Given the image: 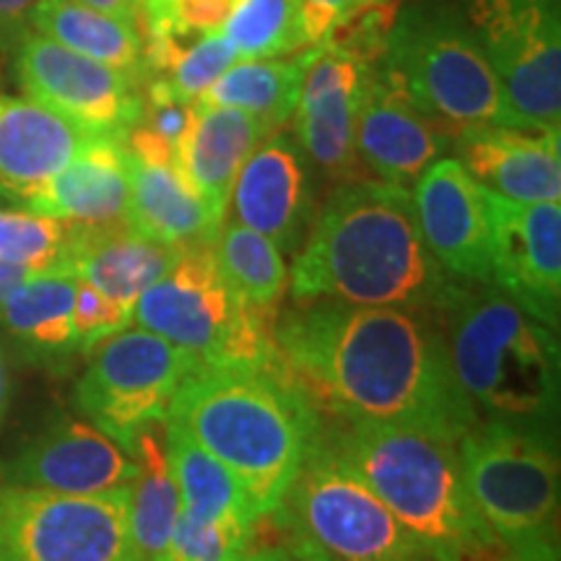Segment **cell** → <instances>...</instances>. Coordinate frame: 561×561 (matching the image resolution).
<instances>
[{
    "label": "cell",
    "instance_id": "cell-4",
    "mask_svg": "<svg viewBox=\"0 0 561 561\" xmlns=\"http://www.w3.org/2000/svg\"><path fill=\"white\" fill-rule=\"evenodd\" d=\"M322 434L439 561H510L476 510L458 442L371 421H322Z\"/></svg>",
    "mask_w": 561,
    "mask_h": 561
},
{
    "label": "cell",
    "instance_id": "cell-6",
    "mask_svg": "<svg viewBox=\"0 0 561 561\" xmlns=\"http://www.w3.org/2000/svg\"><path fill=\"white\" fill-rule=\"evenodd\" d=\"M210 242L178 248L170 268L133 305L130 322L185 351L195 367L284 369L278 305H244L224 280Z\"/></svg>",
    "mask_w": 561,
    "mask_h": 561
},
{
    "label": "cell",
    "instance_id": "cell-9",
    "mask_svg": "<svg viewBox=\"0 0 561 561\" xmlns=\"http://www.w3.org/2000/svg\"><path fill=\"white\" fill-rule=\"evenodd\" d=\"M476 510L510 561H559V458L553 434L476 421L458 439Z\"/></svg>",
    "mask_w": 561,
    "mask_h": 561
},
{
    "label": "cell",
    "instance_id": "cell-20",
    "mask_svg": "<svg viewBox=\"0 0 561 561\" xmlns=\"http://www.w3.org/2000/svg\"><path fill=\"white\" fill-rule=\"evenodd\" d=\"M453 149L455 159L489 193L517 203L561 201L559 130L486 125L458 133Z\"/></svg>",
    "mask_w": 561,
    "mask_h": 561
},
{
    "label": "cell",
    "instance_id": "cell-22",
    "mask_svg": "<svg viewBox=\"0 0 561 561\" xmlns=\"http://www.w3.org/2000/svg\"><path fill=\"white\" fill-rule=\"evenodd\" d=\"M271 128L242 110L193 102L191 125L174 149V164L224 224L237 174Z\"/></svg>",
    "mask_w": 561,
    "mask_h": 561
},
{
    "label": "cell",
    "instance_id": "cell-3",
    "mask_svg": "<svg viewBox=\"0 0 561 561\" xmlns=\"http://www.w3.org/2000/svg\"><path fill=\"white\" fill-rule=\"evenodd\" d=\"M167 421L219 458L257 512L271 515L322 430L320 411L284 369L195 367Z\"/></svg>",
    "mask_w": 561,
    "mask_h": 561
},
{
    "label": "cell",
    "instance_id": "cell-27",
    "mask_svg": "<svg viewBox=\"0 0 561 561\" xmlns=\"http://www.w3.org/2000/svg\"><path fill=\"white\" fill-rule=\"evenodd\" d=\"M161 424L144 426L133 437L128 455L136 476L128 483V536L133 561H167L180 517V491L167 462Z\"/></svg>",
    "mask_w": 561,
    "mask_h": 561
},
{
    "label": "cell",
    "instance_id": "cell-23",
    "mask_svg": "<svg viewBox=\"0 0 561 561\" xmlns=\"http://www.w3.org/2000/svg\"><path fill=\"white\" fill-rule=\"evenodd\" d=\"M76 284L70 265L60 263L32 271L0 301V328L26 362L62 371L81 354L73 325Z\"/></svg>",
    "mask_w": 561,
    "mask_h": 561
},
{
    "label": "cell",
    "instance_id": "cell-5",
    "mask_svg": "<svg viewBox=\"0 0 561 561\" xmlns=\"http://www.w3.org/2000/svg\"><path fill=\"white\" fill-rule=\"evenodd\" d=\"M453 375L479 421L553 434L559 413L557 331L494 284H460L439 312Z\"/></svg>",
    "mask_w": 561,
    "mask_h": 561
},
{
    "label": "cell",
    "instance_id": "cell-28",
    "mask_svg": "<svg viewBox=\"0 0 561 561\" xmlns=\"http://www.w3.org/2000/svg\"><path fill=\"white\" fill-rule=\"evenodd\" d=\"M164 450L182 512L210 523L255 525L261 520L237 476L174 421H164Z\"/></svg>",
    "mask_w": 561,
    "mask_h": 561
},
{
    "label": "cell",
    "instance_id": "cell-21",
    "mask_svg": "<svg viewBox=\"0 0 561 561\" xmlns=\"http://www.w3.org/2000/svg\"><path fill=\"white\" fill-rule=\"evenodd\" d=\"M91 138L30 96L0 94V198L26 208Z\"/></svg>",
    "mask_w": 561,
    "mask_h": 561
},
{
    "label": "cell",
    "instance_id": "cell-39",
    "mask_svg": "<svg viewBox=\"0 0 561 561\" xmlns=\"http://www.w3.org/2000/svg\"><path fill=\"white\" fill-rule=\"evenodd\" d=\"M76 3L87 5V9H94L100 13H107V16L138 24L140 5H144V0H76Z\"/></svg>",
    "mask_w": 561,
    "mask_h": 561
},
{
    "label": "cell",
    "instance_id": "cell-34",
    "mask_svg": "<svg viewBox=\"0 0 561 561\" xmlns=\"http://www.w3.org/2000/svg\"><path fill=\"white\" fill-rule=\"evenodd\" d=\"M237 62V53L224 39L221 32L203 34L182 50L170 70L161 76H153L164 83L174 100L193 104L216 79H221L227 70ZM149 81V79H146Z\"/></svg>",
    "mask_w": 561,
    "mask_h": 561
},
{
    "label": "cell",
    "instance_id": "cell-15",
    "mask_svg": "<svg viewBox=\"0 0 561 561\" xmlns=\"http://www.w3.org/2000/svg\"><path fill=\"white\" fill-rule=\"evenodd\" d=\"M491 284L551 331L561 305V203H517L489 193Z\"/></svg>",
    "mask_w": 561,
    "mask_h": 561
},
{
    "label": "cell",
    "instance_id": "cell-8",
    "mask_svg": "<svg viewBox=\"0 0 561 561\" xmlns=\"http://www.w3.org/2000/svg\"><path fill=\"white\" fill-rule=\"evenodd\" d=\"M380 60L450 138L486 125L512 128L502 83L453 5L413 3L398 11L385 32Z\"/></svg>",
    "mask_w": 561,
    "mask_h": 561
},
{
    "label": "cell",
    "instance_id": "cell-43",
    "mask_svg": "<svg viewBox=\"0 0 561 561\" xmlns=\"http://www.w3.org/2000/svg\"><path fill=\"white\" fill-rule=\"evenodd\" d=\"M392 3H396V0H356V5H359V13L371 11V9H390Z\"/></svg>",
    "mask_w": 561,
    "mask_h": 561
},
{
    "label": "cell",
    "instance_id": "cell-13",
    "mask_svg": "<svg viewBox=\"0 0 561 561\" xmlns=\"http://www.w3.org/2000/svg\"><path fill=\"white\" fill-rule=\"evenodd\" d=\"M388 24L364 21L348 37L335 34L314 47L299 102L294 110V138L312 167L335 182L367 178L356 157V112L369 62L382 55Z\"/></svg>",
    "mask_w": 561,
    "mask_h": 561
},
{
    "label": "cell",
    "instance_id": "cell-41",
    "mask_svg": "<svg viewBox=\"0 0 561 561\" xmlns=\"http://www.w3.org/2000/svg\"><path fill=\"white\" fill-rule=\"evenodd\" d=\"M231 561H291V559H289V551H286V549H280V546L273 549V546H271V549H257V551L248 549Z\"/></svg>",
    "mask_w": 561,
    "mask_h": 561
},
{
    "label": "cell",
    "instance_id": "cell-1",
    "mask_svg": "<svg viewBox=\"0 0 561 561\" xmlns=\"http://www.w3.org/2000/svg\"><path fill=\"white\" fill-rule=\"evenodd\" d=\"M276 346L322 413L458 442L479 421L453 375L437 312L320 299L278 312Z\"/></svg>",
    "mask_w": 561,
    "mask_h": 561
},
{
    "label": "cell",
    "instance_id": "cell-29",
    "mask_svg": "<svg viewBox=\"0 0 561 561\" xmlns=\"http://www.w3.org/2000/svg\"><path fill=\"white\" fill-rule=\"evenodd\" d=\"M32 30L144 83V37L133 21L107 16L76 0H39L32 13Z\"/></svg>",
    "mask_w": 561,
    "mask_h": 561
},
{
    "label": "cell",
    "instance_id": "cell-16",
    "mask_svg": "<svg viewBox=\"0 0 561 561\" xmlns=\"http://www.w3.org/2000/svg\"><path fill=\"white\" fill-rule=\"evenodd\" d=\"M413 210L439 268L462 284H491L489 191L455 157H442L411 187Z\"/></svg>",
    "mask_w": 561,
    "mask_h": 561
},
{
    "label": "cell",
    "instance_id": "cell-18",
    "mask_svg": "<svg viewBox=\"0 0 561 561\" xmlns=\"http://www.w3.org/2000/svg\"><path fill=\"white\" fill-rule=\"evenodd\" d=\"M136 462L115 439L79 419H58L39 430L3 466V486L107 494L128 489Z\"/></svg>",
    "mask_w": 561,
    "mask_h": 561
},
{
    "label": "cell",
    "instance_id": "cell-25",
    "mask_svg": "<svg viewBox=\"0 0 561 561\" xmlns=\"http://www.w3.org/2000/svg\"><path fill=\"white\" fill-rule=\"evenodd\" d=\"M178 248L146 240L128 224L117 227H73L68 224L66 263L76 278L100 289L104 297L130 307L170 268Z\"/></svg>",
    "mask_w": 561,
    "mask_h": 561
},
{
    "label": "cell",
    "instance_id": "cell-32",
    "mask_svg": "<svg viewBox=\"0 0 561 561\" xmlns=\"http://www.w3.org/2000/svg\"><path fill=\"white\" fill-rule=\"evenodd\" d=\"M219 32L237 60L286 58L307 47L299 0H237Z\"/></svg>",
    "mask_w": 561,
    "mask_h": 561
},
{
    "label": "cell",
    "instance_id": "cell-2",
    "mask_svg": "<svg viewBox=\"0 0 561 561\" xmlns=\"http://www.w3.org/2000/svg\"><path fill=\"white\" fill-rule=\"evenodd\" d=\"M460 284L426 248L409 187L371 178L339 182L291 268L294 305L335 299L439 314Z\"/></svg>",
    "mask_w": 561,
    "mask_h": 561
},
{
    "label": "cell",
    "instance_id": "cell-30",
    "mask_svg": "<svg viewBox=\"0 0 561 561\" xmlns=\"http://www.w3.org/2000/svg\"><path fill=\"white\" fill-rule=\"evenodd\" d=\"M314 47L291 58L237 60L195 102L242 110L276 133L294 115Z\"/></svg>",
    "mask_w": 561,
    "mask_h": 561
},
{
    "label": "cell",
    "instance_id": "cell-17",
    "mask_svg": "<svg viewBox=\"0 0 561 561\" xmlns=\"http://www.w3.org/2000/svg\"><path fill=\"white\" fill-rule=\"evenodd\" d=\"M447 149L453 138L413 104L380 58L371 60L356 112V157L364 170L411 191Z\"/></svg>",
    "mask_w": 561,
    "mask_h": 561
},
{
    "label": "cell",
    "instance_id": "cell-19",
    "mask_svg": "<svg viewBox=\"0 0 561 561\" xmlns=\"http://www.w3.org/2000/svg\"><path fill=\"white\" fill-rule=\"evenodd\" d=\"M237 221L268 237L280 252H297L314 219L310 161L291 133H271L237 174Z\"/></svg>",
    "mask_w": 561,
    "mask_h": 561
},
{
    "label": "cell",
    "instance_id": "cell-42",
    "mask_svg": "<svg viewBox=\"0 0 561 561\" xmlns=\"http://www.w3.org/2000/svg\"><path fill=\"white\" fill-rule=\"evenodd\" d=\"M5 409H9V375H5L3 354H0V421L5 416Z\"/></svg>",
    "mask_w": 561,
    "mask_h": 561
},
{
    "label": "cell",
    "instance_id": "cell-37",
    "mask_svg": "<svg viewBox=\"0 0 561 561\" xmlns=\"http://www.w3.org/2000/svg\"><path fill=\"white\" fill-rule=\"evenodd\" d=\"M299 5L307 47L325 45L351 19L359 16L356 0H299Z\"/></svg>",
    "mask_w": 561,
    "mask_h": 561
},
{
    "label": "cell",
    "instance_id": "cell-40",
    "mask_svg": "<svg viewBox=\"0 0 561 561\" xmlns=\"http://www.w3.org/2000/svg\"><path fill=\"white\" fill-rule=\"evenodd\" d=\"M32 271L21 268V265H13V263H5L0 261V301H3L9 294L16 289V286L24 280L26 276H30Z\"/></svg>",
    "mask_w": 561,
    "mask_h": 561
},
{
    "label": "cell",
    "instance_id": "cell-24",
    "mask_svg": "<svg viewBox=\"0 0 561 561\" xmlns=\"http://www.w3.org/2000/svg\"><path fill=\"white\" fill-rule=\"evenodd\" d=\"M26 210L73 227H117L128 210L125 138L94 136Z\"/></svg>",
    "mask_w": 561,
    "mask_h": 561
},
{
    "label": "cell",
    "instance_id": "cell-35",
    "mask_svg": "<svg viewBox=\"0 0 561 561\" xmlns=\"http://www.w3.org/2000/svg\"><path fill=\"white\" fill-rule=\"evenodd\" d=\"M255 525L198 520L180 510L167 561H231L250 549Z\"/></svg>",
    "mask_w": 561,
    "mask_h": 561
},
{
    "label": "cell",
    "instance_id": "cell-26",
    "mask_svg": "<svg viewBox=\"0 0 561 561\" xmlns=\"http://www.w3.org/2000/svg\"><path fill=\"white\" fill-rule=\"evenodd\" d=\"M125 224L146 240L170 248L210 242L221 229V221L210 214L174 161H144L130 151Z\"/></svg>",
    "mask_w": 561,
    "mask_h": 561
},
{
    "label": "cell",
    "instance_id": "cell-12",
    "mask_svg": "<svg viewBox=\"0 0 561 561\" xmlns=\"http://www.w3.org/2000/svg\"><path fill=\"white\" fill-rule=\"evenodd\" d=\"M0 561H133L128 489L58 494L0 486Z\"/></svg>",
    "mask_w": 561,
    "mask_h": 561
},
{
    "label": "cell",
    "instance_id": "cell-7",
    "mask_svg": "<svg viewBox=\"0 0 561 561\" xmlns=\"http://www.w3.org/2000/svg\"><path fill=\"white\" fill-rule=\"evenodd\" d=\"M271 515L297 561H439L322 430Z\"/></svg>",
    "mask_w": 561,
    "mask_h": 561
},
{
    "label": "cell",
    "instance_id": "cell-11",
    "mask_svg": "<svg viewBox=\"0 0 561 561\" xmlns=\"http://www.w3.org/2000/svg\"><path fill=\"white\" fill-rule=\"evenodd\" d=\"M195 369L185 351L144 328L121 331L87 351L76 382V409L128 450L144 426L170 416L174 392Z\"/></svg>",
    "mask_w": 561,
    "mask_h": 561
},
{
    "label": "cell",
    "instance_id": "cell-38",
    "mask_svg": "<svg viewBox=\"0 0 561 561\" xmlns=\"http://www.w3.org/2000/svg\"><path fill=\"white\" fill-rule=\"evenodd\" d=\"M39 0H0V50H16L32 32V13Z\"/></svg>",
    "mask_w": 561,
    "mask_h": 561
},
{
    "label": "cell",
    "instance_id": "cell-10",
    "mask_svg": "<svg viewBox=\"0 0 561 561\" xmlns=\"http://www.w3.org/2000/svg\"><path fill=\"white\" fill-rule=\"evenodd\" d=\"M460 13L502 83L512 128L559 130V0H462Z\"/></svg>",
    "mask_w": 561,
    "mask_h": 561
},
{
    "label": "cell",
    "instance_id": "cell-14",
    "mask_svg": "<svg viewBox=\"0 0 561 561\" xmlns=\"http://www.w3.org/2000/svg\"><path fill=\"white\" fill-rule=\"evenodd\" d=\"M21 91L91 136L125 138L144 115V83L30 32L16 47Z\"/></svg>",
    "mask_w": 561,
    "mask_h": 561
},
{
    "label": "cell",
    "instance_id": "cell-31",
    "mask_svg": "<svg viewBox=\"0 0 561 561\" xmlns=\"http://www.w3.org/2000/svg\"><path fill=\"white\" fill-rule=\"evenodd\" d=\"M210 248L224 280L244 305H278L280 294L289 284V271H286L284 252L268 237L257 234L240 221H231L221 224Z\"/></svg>",
    "mask_w": 561,
    "mask_h": 561
},
{
    "label": "cell",
    "instance_id": "cell-36",
    "mask_svg": "<svg viewBox=\"0 0 561 561\" xmlns=\"http://www.w3.org/2000/svg\"><path fill=\"white\" fill-rule=\"evenodd\" d=\"M130 307L104 297L100 289H94V286L79 278L73 301V325L83 354L102 339H110V335L125 331L130 325Z\"/></svg>",
    "mask_w": 561,
    "mask_h": 561
},
{
    "label": "cell",
    "instance_id": "cell-33",
    "mask_svg": "<svg viewBox=\"0 0 561 561\" xmlns=\"http://www.w3.org/2000/svg\"><path fill=\"white\" fill-rule=\"evenodd\" d=\"M68 224L32 210H0V261L26 271L66 263Z\"/></svg>",
    "mask_w": 561,
    "mask_h": 561
}]
</instances>
